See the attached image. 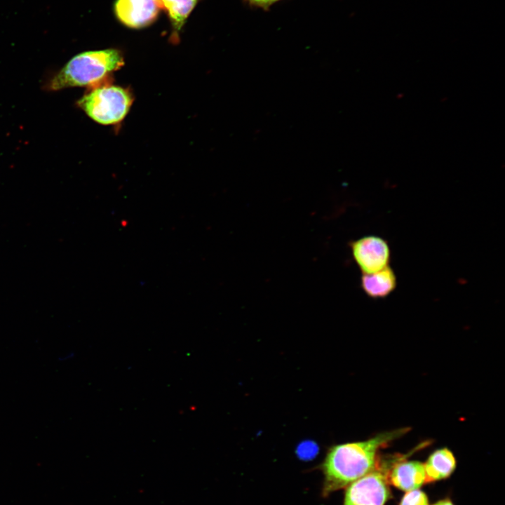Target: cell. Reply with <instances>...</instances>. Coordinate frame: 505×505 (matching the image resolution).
Returning <instances> with one entry per match:
<instances>
[{
  "label": "cell",
  "mask_w": 505,
  "mask_h": 505,
  "mask_svg": "<svg viewBox=\"0 0 505 505\" xmlns=\"http://www.w3.org/2000/svg\"><path fill=\"white\" fill-rule=\"evenodd\" d=\"M163 10L161 0H116L114 14L118 20L130 29L151 25Z\"/></svg>",
  "instance_id": "cell-6"
},
{
  "label": "cell",
  "mask_w": 505,
  "mask_h": 505,
  "mask_svg": "<svg viewBox=\"0 0 505 505\" xmlns=\"http://www.w3.org/2000/svg\"><path fill=\"white\" fill-rule=\"evenodd\" d=\"M402 455L391 466L388 473V482L395 487L410 491L419 488L426 483L424 464L418 461L406 460Z\"/></svg>",
  "instance_id": "cell-7"
},
{
  "label": "cell",
  "mask_w": 505,
  "mask_h": 505,
  "mask_svg": "<svg viewBox=\"0 0 505 505\" xmlns=\"http://www.w3.org/2000/svg\"><path fill=\"white\" fill-rule=\"evenodd\" d=\"M353 258L363 274L378 271L389 266L391 249L384 238L368 235L350 243Z\"/></svg>",
  "instance_id": "cell-5"
},
{
  "label": "cell",
  "mask_w": 505,
  "mask_h": 505,
  "mask_svg": "<svg viewBox=\"0 0 505 505\" xmlns=\"http://www.w3.org/2000/svg\"><path fill=\"white\" fill-rule=\"evenodd\" d=\"M426 483L445 479L451 476L456 467L453 453L447 448L435 450L424 464Z\"/></svg>",
  "instance_id": "cell-9"
},
{
  "label": "cell",
  "mask_w": 505,
  "mask_h": 505,
  "mask_svg": "<svg viewBox=\"0 0 505 505\" xmlns=\"http://www.w3.org/2000/svg\"><path fill=\"white\" fill-rule=\"evenodd\" d=\"M399 505H429L426 493L416 489L408 491L400 499Z\"/></svg>",
  "instance_id": "cell-11"
},
{
  "label": "cell",
  "mask_w": 505,
  "mask_h": 505,
  "mask_svg": "<svg viewBox=\"0 0 505 505\" xmlns=\"http://www.w3.org/2000/svg\"><path fill=\"white\" fill-rule=\"evenodd\" d=\"M396 286L397 277L390 266L374 273L363 274L361 278L363 291L368 297L375 299L387 297Z\"/></svg>",
  "instance_id": "cell-8"
},
{
  "label": "cell",
  "mask_w": 505,
  "mask_h": 505,
  "mask_svg": "<svg viewBox=\"0 0 505 505\" xmlns=\"http://www.w3.org/2000/svg\"><path fill=\"white\" fill-rule=\"evenodd\" d=\"M133 102L126 89L113 85L94 87L79 101L78 105L95 122L112 125L121 122Z\"/></svg>",
  "instance_id": "cell-3"
},
{
  "label": "cell",
  "mask_w": 505,
  "mask_h": 505,
  "mask_svg": "<svg viewBox=\"0 0 505 505\" xmlns=\"http://www.w3.org/2000/svg\"><path fill=\"white\" fill-rule=\"evenodd\" d=\"M123 65V55L118 49L83 52L69 60L50 79L48 89L58 90L76 86L94 88Z\"/></svg>",
  "instance_id": "cell-2"
},
{
  "label": "cell",
  "mask_w": 505,
  "mask_h": 505,
  "mask_svg": "<svg viewBox=\"0 0 505 505\" xmlns=\"http://www.w3.org/2000/svg\"><path fill=\"white\" fill-rule=\"evenodd\" d=\"M433 505H454V504L449 498H447L440 499Z\"/></svg>",
  "instance_id": "cell-13"
},
{
  "label": "cell",
  "mask_w": 505,
  "mask_h": 505,
  "mask_svg": "<svg viewBox=\"0 0 505 505\" xmlns=\"http://www.w3.org/2000/svg\"><path fill=\"white\" fill-rule=\"evenodd\" d=\"M198 0H161L163 8L166 11L172 27V36L178 37L189 14Z\"/></svg>",
  "instance_id": "cell-10"
},
{
  "label": "cell",
  "mask_w": 505,
  "mask_h": 505,
  "mask_svg": "<svg viewBox=\"0 0 505 505\" xmlns=\"http://www.w3.org/2000/svg\"><path fill=\"white\" fill-rule=\"evenodd\" d=\"M409 430L400 428L378 433L365 440L330 447L321 466L323 474L322 495L327 497L372 471L379 458V450Z\"/></svg>",
  "instance_id": "cell-1"
},
{
  "label": "cell",
  "mask_w": 505,
  "mask_h": 505,
  "mask_svg": "<svg viewBox=\"0 0 505 505\" xmlns=\"http://www.w3.org/2000/svg\"><path fill=\"white\" fill-rule=\"evenodd\" d=\"M394 459L379 457L375 469L347 486L343 505H384L391 497L387 477Z\"/></svg>",
  "instance_id": "cell-4"
},
{
  "label": "cell",
  "mask_w": 505,
  "mask_h": 505,
  "mask_svg": "<svg viewBox=\"0 0 505 505\" xmlns=\"http://www.w3.org/2000/svg\"><path fill=\"white\" fill-rule=\"evenodd\" d=\"M249 6L267 9L274 4L281 0H244Z\"/></svg>",
  "instance_id": "cell-12"
}]
</instances>
